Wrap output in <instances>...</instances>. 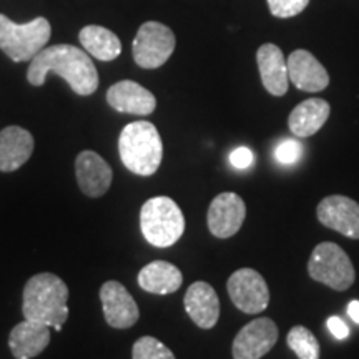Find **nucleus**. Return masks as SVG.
<instances>
[{"mask_svg":"<svg viewBox=\"0 0 359 359\" xmlns=\"http://www.w3.org/2000/svg\"><path fill=\"white\" fill-rule=\"evenodd\" d=\"M50 343V327L25 320L19 323L8 336V346L15 359H32L39 356Z\"/></svg>","mask_w":359,"mask_h":359,"instance_id":"nucleus-19","label":"nucleus"},{"mask_svg":"<svg viewBox=\"0 0 359 359\" xmlns=\"http://www.w3.org/2000/svg\"><path fill=\"white\" fill-rule=\"evenodd\" d=\"M140 228L148 243L156 248H168L185 231V217L172 198L155 196L142 206Z\"/></svg>","mask_w":359,"mask_h":359,"instance_id":"nucleus-4","label":"nucleus"},{"mask_svg":"<svg viewBox=\"0 0 359 359\" xmlns=\"http://www.w3.org/2000/svg\"><path fill=\"white\" fill-rule=\"evenodd\" d=\"M175 45L177 40L170 27L160 22H145L132 45L135 64L142 69H158L172 57Z\"/></svg>","mask_w":359,"mask_h":359,"instance_id":"nucleus-7","label":"nucleus"},{"mask_svg":"<svg viewBox=\"0 0 359 359\" xmlns=\"http://www.w3.org/2000/svg\"><path fill=\"white\" fill-rule=\"evenodd\" d=\"M309 0H268L269 12L280 19H290L302 13L308 7Z\"/></svg>","mask_w":359,"mask_h":359,"instance_id":"nucleus-25","label":"nucleus"},{"mask_svg":"<svg viewBox=\"0 0 359 359\" xmlns=\"http://www.w3.org/2000/svg\"><path fill=\"white\" fill-rule=\"evenodd\" d=\"M67 299L69 288L60 278L53 273H39L27 281L22 313L25 320L62 331L64 323L69 320Z\"/></svg>","mask_w":359,"mask_h":359,"instance_id":"nucleus-2","label":"nucleus"},{"mask_svg":"<svg viewBox=\"0 0 359 359\" xmlns=\"http://www.w3.org/2000/svg\"><path fill=\"white\" fill-rule=\"evenodd\" d=\"M185 309L191 321L201 330H212L219 320V299L212 285L195 281L187 290Z\"/></svg>","mask_w":359,"mask_h":359,"instance_id":"nucleus-17","label":"nucleus"},{"mask_svg":"<svg viewBox=\"0 0 359 359\" xmlns=\"http://www.w3.org/2000/svg\"><path fill=\"white\" fill-rule=\"evenodd\" d=\"M57 74L70 85L77 95L88 97L98 88V72L87 52L74 45H52L42 48L30 60L27 80L34 87H42L47 74Z\"/></svg>","mask_w":359,"mask_h":359,"instance_id":"nucleus-1","label":"nucleus"},{"mask_svg":"<svg viewBox=\"0 0 359 359\" xmlns=\"http://www.w3.org/2000/svg\"><path fill=\"white\" fill-rule=\"evenodd\" d=\"M235 306L246 314H258L269 304V290L264 278L253 268H240L226 283Z\"/></svg>","mask_w":359,"mask_h":359,"instance_id":"nucleus-8","label":"nucleus"},{"mask_svg":"<svg viewBox=\"0 0 359 359\" xmlns=\"http://www.w3.org/2000/svg\"><path fill=\"white\" fill-rule=\"evenodd\" d=\"M77 183L85 195L90 198H98L109 191L114 180L110 165L100 155L92 150H85L75 160Z\"/></svg>","mask_w":359,"mask_h":359,"instance_id":"nucleus-14","label":"nucleus"},{"mask_svg":"<svg viewBox=\"0 0 359 359\" xmlns=\"http://www.w3.org/2000/svg\"><path fill=\"white\" fill-rule=\"evenodd\" d=\"M257 62L259 77L266 92L275 97L285 95L290 87V75L288 64L281 48L275 43L262 45L257 52Z\"/></svg>","mask_w":359,"mask_h":359,"instance_id":"nucleus-16","label":"nucleus"},{"mask_svg":"<svg viewBox=\"0 0 359 359\" xmlns=\"http://www.w3.org/2000/svg\"><path fill=\"white\" fill-rule=\"evenodd\" d=\"M303 155V145L298 140L288 138V140H283L280 145L276 147L275 156L281 165H294L296 161L302 158Z\"/></svg>","mask_w":359,"mask_h":359,"instance_id":"nucleus-26","label":"nucleus"},{"mask_svg":"<svg viewBox=\"0 0 359 359\" xmlns=\"http://www.w3.org/2000/svg\"><path fill=\"white\" fill-rule=\"evenodd\" d=\"M253 161H255L253 151H251L250 148H246V147L235 148V150H233L230 154V163L238 170L250 168L251 165H253Z\"/></svg>","mask_w":359,"mask_h":359,"instance_id":"nucleus-27","label":"nucleus"},{"mask_svg":"<svg viewBox=\"0 0 359 359\" xmlns=\"http://www.w3.org/2000/svg\"><path fill=\"white\" fill-rule=\"evenodd\" d=\"M100 299L103 306V316L111 327L127 330L132 327L140 318L137 302L128 293L122 283L107 281L100 288Z\"/></svg>","mask_w":359,"mask_h":359,"instance_id":"nucleus-12","label":"nucleus"},{"mask_svg":"<svg viewBox=\"0 0 359 359\" xmlns=\"http://www.w3.org/2000/svg\"><path fill=\"white\" fill-rule=\"evenodd\" d=\"M133 359H175L172 349L165 346L161 341L154 336H143L137 339L132 349Z\"/></svg>","mask_w":359,"mask_h":359,"instance_id":"nucleus-24","label":"nucleus"},{"mask_svg":"<svg viewBox=\"0 0 359 359\" xmlns=\"http://www.w3.org/2000/svg\"><path fill=\"white\" fill-rule=\"evenodd\" d=\"M327 330H330L331 333H333L334 338H338V339H346L349 334L346 323L341 320L339 316L327 318Z\"/></svg>","mask_w":359,"mask_h":359,"instance_id":"nucleus-28","label":"nucleus"},{"mask_svg":"<svg viewBox=\"0 0 359 359\" xmlns=\"http://www.w3.org/2000/svg\"><path fill=\"white\" fill-rule=\"evenodd\" d=\"M308 273L314 281L334 291H346L356 280L351 258L339 245L325 241L313 250L308 262Z\"/></svg>","mask_w":359,"mask_h":359,"instance_id":"nucleus-6","label":"nucleus"},{"mask_svg":"<svg viewBox=\"0 0 359 359\" xmlns=\"http://www.w3.org/2000/svg\"><path fill=\"white\" fill-rule=\"evenodd\" d=\"M182 283V271L175 264L161 259L148 263L138 273V286L151 294H172L180 290Z\"/></svg>","mask_w":359,"mask_h":359,"instance_id":"nucleus-21","label":"nucleus"},{"mask_svg":"<svg viewBox=\"0 0 359 359\" xmlns=\"http://www.w3.org/2000/svg\"><path fill=\"white\" fill-rule=\"evenodd\" d=\"M331 107L323 98H308L294 107L290 114L288 127L294 137L308 138L313 137L325 127L326 120L330 118Z\"/></svg>","mask_w":359,"mask_h":359,"instance_id":"nucleus-20","label":"nucleus"},{"mask_svg":"<svg viewBox=\"0 0 359 359\" xmlns=\"http://www.w3.org/2000/svg\"><path fill=\"white\" fill-rule=\"evenodd\" d=\"M286 341H288L291 351L299 359H320V343L306 326L291 327L288 336H286Z\"/></svg>","mask_w":359,"mask_h":359,"instance_id":"nucleus-23","label":"nucleus"},{"mask_svg":"<svg viewBox=\"0 0 359 359\" xmlns=\"http://www.w3.org/2000/svg\"><path fill=\"white\" fill-rule=\"evenodd\" d=\"M52 35V27L45 17L27 24H15L0 13V50L13 62H29L45 48Z\"/></svg>","mask_w":359,"mask_h":359,"instance_id":"nucleus-5","label":"nucleus"},{"mask_svg":"<svg viewBox=\"0 0 359 359\" xmlns=\"http://www.w3.org/2000/svg\"><path fill=\"white\" fill-rule=\"evenodd\" d=\"M118 154L130 172L140 177H151L163 158V143L158 130L145 120L128 123L120 133Z\"/></svg>","mask_w":359,"mask_h":359,"instance_id":"nucleus-3","label":"nucleus"},{"mask_svg":"<svg viewBox=\"0 0 359 359\" xmlns=\"http://www.w3.org/2000/svg\"><path fill=\"white\" fill-rule=\"evenodd\" d=\"M318 219L330 230L359 240V203L344 195H331L320 201Z\"/></svg>","mask_w":359,"mask_h":359,"instance_id":"nucleus-10","label":"nucleus"},{"mask_svg":"<svg viewBox=\"0 0 359 359\" xmlns=\"http://www.w3.org/2000/svg\"><path fill=\"white\" fill-rule=\"evenodd\" d=\"M278 341V326L269 318H257L240 330L233 341V359H262Z\"/></svg>","mask_w":359,"mask_h":359,"instance_id":"nucleus-9","label":"nucleus"},{"mask_svg":"<svg viewBox=\"0 0 359 359\" xmlns=\"http://www.w3.org/2000/svg\"><path fill=\"white\" fill-rule=\"evenodd\" d=\"M80 43L92 57L102 62H111L122 53V42L111 30L100 25H87L80 30Z\"/></svg>","mask_w":359,"mask_h":359,"instance_id":"nucleus-22","label":"nucleus"},{"mask_svg":"<svg viewBox=\"0 0 359 359\" xmlns=\"http://www.w3.org/2000/svg\"><path fill=\"white\" fill-rule=\"evenodd\" d=\"M246 217V205L240 195L224 191L210 203L208 230L217 238H231L243 226Z\"/></svg>","mask_w":359,"mask_h":359,"instance_id":"nucleus-11","label":"nucleus"},{"mask_svg":"<svg viewBox=\"0 0 359 359\" xmlns=\"http://www.w3.org/2000/svg\"><path fill=\"white\" fill-rule=\"evenodd\" d=\"M290 82L303 92H321L330 85V75L318 58L308 50H294L286 58Z\"/></svg>","mask_w":359,"mask_h":359,"instance_id":"nucleus-15","label":"nucleus"},{"mask_svg":"<svg viewBox=\"0 0 359 359\" xmlns=\"http://www.w3.org/2000/svg\"><path fill=\"white\" fill-rule=\"evenodd\" d=\"M348 314L354 323H358L359 325V302L358 299H354V302L348 304Z\"/></svg>","mask_w":359,"mask_h":359,"instance_id":"nucleus-29","label":"nucleus"},{"mask_svg":"<svg viewBox=\"0 0 359 359\" xmlns=\"http://www.w3.org/2000/svg\"><path fill=\"white\" fill-rule=\"evenodd\" d=\"M34 137L22 127L4 128L0 132V172H15L29 161L34 154Z\"/></svg>","mask_w":359,"mask_h":359,"instance_id":"nucleus-18","label":"nucleus"},{"mask_svg":"<svg viewBox=\"0 0 359 359\" xmlns=\"http://www.w3.org/2000/svg\"><path fill=\"white\" fill-rule=\"evenodd\" d=\"M107 102L120 114L147 116L156 109V98L150 90L133 80H122L114 83L107 92Z\"/></svg>","mask_w":359,"mask_h":359,"instance_id":"nucleus-13","label":"nucleus"}]
</instances>
